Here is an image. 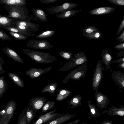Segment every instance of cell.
I'll list each match as a JSON object with an SVG mask.
<instances>
[{
	"mask_svg": "<svg viewBox=\"0 0 124 124\" xmlns=\"http://www.w3.org/2000/svg\"><path fill=\"white\" fill-rule=\"evenodd\" d=\"M5 8L8 15L6 16L9 17L27 21L31 22L32 20L33 16L28 15V11L26 6L7 5Z\"/></svg>",
	"mask_w": 124,
	"mask_h": 124,
	"instance_id": "6da1fadb",
	"label": "cell"
},
{
	"mask_svg": "<svg viewBox=\"0 0 124 124\" xmlns=\"http://www.w3.org/2000/svg\"><path fill=\"white\" fill-rule=\"evenodd\" d=\"M24 53L31 59L39 63H52L56 60V57L48 53L43 52L29 49H23Z\"/></svg>",
	"mask_w": 124,
	"mask_h": 124,
	"instance_id": "7a4b0ae2",
	"label": "cell"
},
{
	"mask_svg": "<svg viewBox=\"0 0 124 124\" xmlns=\"http://www.w3.org/2000/svg\"><path fill=\"white\" fill-rule=\"evenodd\" d=\"M87 55L82 52L77 53L72 56L71 60L66 63L59 70V71L65 72L85 64L87 61Z\"/></svg>",
	"mask_w": 124,
	"mask_h": 124,
	"instance_id": "3957f363",
	"label": "cell"
},
{
	"mask_svg": "<svg viewBox=\"0 0 124 124\" xmlns=\"http://www.w3.org/2000/svg\"><path fill=\"white\" fill-rule=\"evenodd\" d=\"M16 104L15 101L11 100L0 111V124H8L13 117L16 110Z\"/></svg>",
	"mask_w": 124,
	"mask_h": 124,
	"instance_id": "277c9868",
	"label": "cell"
},
{
	"mask_svg": "<svg viewBox=\"0 0 124 124\" xmlns=\"http://www.w3.org/2000/svg\"><path fill=\"white\" fill-rule=\"evenodd\" d=\"M88 68L85 64H83L75 69L66 76L62 83H67L70 78L73 80H79L81 78H84L85 75Z\"/></svg>",
	"mask_w": 124,
	"mask_h": 124,
	"instance_id": "5b68a950",
	"label": "cell"
},
{
	"mask_svg": "<svg viewBox=\"0 0 124 124\" xmlns=\"http://www.w3.org/2000/svg\"><path fill=\"white\" fill-rule=\"evenodd\" d=\"M104 67L103 66L101 60L97 62L94 70L93 78L92 87L94 91L98 90V87L103 78V71Z\"/></svg>",
	"mask_w": 124,
	"mask_h": 124,
	"instance_id": "8992f818",
	"label": "cell"
},
{
	"mask_svg": "<svg viewBox=\"0 0 124 124\" xmlns=\"http://www.w3.org/2000/svg\"><path fill=\"white\" fill-rule=\"evenodd\" d=\"M57 111V110L54 109L39 116L37 120L32 124H43L48 122H51L60 117L64 114L55 112Z\"/></svg>",
	"mask_w": 124,
	"mask_h": 124,
	"instance_id": "52a82bcc",
	"label": "cell"
},
{
	"mask_svg": "<svg viewBox=\"0 0 124 124\" xmlns=\"http://www.w3.org/2000/svg\"><path fill=\"white\" fill-rule=\"evenodd\" d=\"M26 46L33 49L45 50L53 48L54 46L48 40H30L27 42Z\"/></svg>",
	"mask_w": 124,
	"mask_h": 124,
	"instance_id": "ba28073f",
	"label": "cell"
},
{
	"mask_svg": "<svg viewBox=\"0 0 124 124\" xmlns=\"http://www.w3.org/2000/svg\"><path fill=\"white\" fill-rule=\"evenodd\" d=\"M78 5L77 3L66 2L61 5L47 8L46 9L51 14H57L59 13H62L75 8Z\"/></svg>",
	"mask_w": 124,
	"mask_h": 124,
	"instance_id": "9c48e42d",
	"label": "cell"
},
{
	"mask_svg": "<svg viewBox=\"0 0 124 124\" xmlns=\"http://www.w3.org/2000/svg\"><path fill=\"white\" fill-rule=\"evenodd\" d=\"M95 96L97 105L100 110L107 107L110 101L107 96L97 90L95 91Z\"/></svg>",
	"mask_w": 124,
	"mask_h": 124,
	"instance_id": "30bf717a",
	"label": "cell"
},
{
	"mask_svg": "<svg viewBox=\"0 0 124 124\" xmlns=\"http://www.w3.org/2000/svg\"><path fill=\"white\" fill-rule=\"evenodd\" d=\"M52 68L49 67L44 69L31 68L25 73L26 75L31 79H35L50 71Z\"/></svg>",
	"mask_w": 124,
	"mask_h": 124,
	"instance_id": "8fae6325",
	"label": "cell"
},
{
	"mask_svg": "<svg viewBox=\"0 0 124 124\" xmlns=\"http://www.w3.org/2000/svg\"><path fill=\"white\" fill-rule=\"evenodd\" d=\"M46 101V99L45 97H34L30 100L28 105L31 106L34 109L37 111L43 107Z\"/></svg>",
	"mask_w": 124,
	"mask_h": 124,
	"instance_id": "7c38bea8",
	"label": "cell"
},
{
	"mask_svg": "<svg viewBox=\"0 0 124 124\" xmlns=\"http://www.w3.org/2000/svg\"><path fill=\"white\" fill-rule=\"evenodd\" d=\"M112 77L115 83L121 89H124V73L120 71L113 70Z\"/></svg>",
	"mask_w": 124,
	"mask_h": 124,
	"instance_id": "4fadbf2b",
	"label": "cell"
},
{
	"mask_svg": "<svg viewBox=\"0 0 124 124\" xmlns=\"http://www.w3.org/2000/svg\"><path fill=\"white\" fill-rule=\"evenodd\" d=\"M114 8L106 7L96 8L91 10L88 12L89 14L94 15H100L110 14L115 10Z\"/></svg>",
	"mask_w": 124,
	"mask_h": 124,
	"instance_id": "5bb4252c",
	"label": "cell"
},
{
	"mask_svg": "<svg viewBox=\"0 0 124 124\" xmlns=\"http://www.w3.org/2000/svg\"><path fill=\"white\" fill-rule=\"evenodd\" d=\"M120 108H117L113 106L103 111L101 114L104 115L107 113L110 116H124V107L122 105H120Z\"/></svg>",
	"mask_w": 124,
	"mask_h": 124,
	"instance_id": "9a60e30c",
	"label": "cell"
},
{
	"mask_svg": "<svg viewBox=\"0 0 124 124\" xmlns=\"http://www.w3.org/2000/svg\"><path fill=\"white\" fill-rule=\"evenodd\" d=\"M108 51L109 50L107 48L103 49L101 55V61L104 63L107 70L109 69H111L110 65L112 62V60L113 59L112 56L109 53Z\"/></svg>",
	"mask_w": 124,
	"mask_h": 124,
	"instance_id": "2e32d148",
	"label": "cell"
},
{
	"mask_svg": "<svg viewBox=\"0 0 124 124\" xmlns=\"http://www.w3.org/2000/svg\"><path fill=\"white\" fill-rule=\"evenodd\" d=\"M12 25H18L25 26L28 28L32 32L38 31L39 29V25L38 23L22 20L14 22L12 23Z\"/></svg>",
	"mask_w": 124,
	"mask_h": 124,
	"instance_id": "e0dca14e",
	"label": "cell"
},
{
	"mask_svg": "<svg viewBox=\"0 0 124 124\" xmlns=\"http://www.w3.org/2000/svg\"><path fill=\"white\" fill-rule=\"evenodd\" d=\"M31 11L34 15L33 19L37 22L40 20L42 22H47L48 19L44 11L38 8H33Z\"/></svg>",
	"mask_w": 124,
	"mask_h": 124,
	"instance_id": "ac0fdd59",
	"label": "cell"
},
{
	"mask_svg": "<svg viewBox=\"0 0 124 124\" xmlns=\"http://www.w3.org/2000/svg\"><path fill=\"white\" fill-rule=\"evenodd\" d=\"M3 50L4 52L9 57L19 63H23V61L20 56L12 49L7 47L3 48Z\"/></svg>",
	"mask_w": 124,
	"mask_h": 124,
	"instance_id": "d6986e66",
	"label": "cell"
},
{
	"mask_svg": "<svg viewBox=\"0 0 124 124\" xmlns=\"http://www.w3.org/2000/svg\"><path fill=\"white\" fill-rule=\"evenodd\" d=\"M76 114H64L60 117L54 120L48 124H62L75 117Z\"/></svg>",
	"mask_w": 124,
	"mask_h": 124,
	"instance_id": "ffe728a7",
	"label": "cell"
},
{
	"mask_svg": "<svg viewBox=\"0 0 124 124\" xmlns=\"http://www.w3.org/2000/svg\"><path fill=\"white\" fill-rule=\"evenodd\" d=\"M87 103L89 110V115L90 116L95 118L100 116L101 114L99 110L96 107L94 104L91 101L88 100Z\"/></svg>",
	"mask_w": 124,
	"mask_h": 124,
	"instance_id": "44dd1931",
	"label": "cell"
},
{
	"mask_svg": "<svg viewBox=\"0 0 124 124\" xmlns=\"http://www.w3.org/2000/svg\"><path fill=\"white\" fill-rule=\"evenodd\" d=\"M19 20L8 17L6 15H2L0 18V27L11 26L13 22Z\"/></svg>",
	"mask_w": 124,
	"mask_h": 124,
	"instance_id": "7402d4cb",
	"label": "cell"
},
{
	"mask_svg": "<svg viewBox=\"0 0 124 124\" xmlns=\"http://www.w3.org/2000/svg\"><path fill=\"white\" fill-rule=\"evenodd\" d=\"M26 0H0V4L7 5L26 6Z\"/></svg>",
	"mask_w": 124,
	"mask_h": 124,
	"instance_id": "603a6c76",
	"label": "cell"
},
{
	"mask_svg": "<svg viewBox=\"0 0 124 124\" xmlns=\"http://www.w3.org/2000/svg\"><path fill=\"white\" fill-rule=\"evenodd\" d=\"M82 96L80 95L74 96L68 103V106H70L71 109L80 107L81 105Z\"/></svg>",
	"mask_w": 124,
	"mask_h": 124,
	"instance_id": "cb8c5ba5",
	"label": "cell"
},
{
	"mask_svg": "<svg viewBox=\"0 0 124 124\" xmlns=\"http://www.w3.org/2000/svg\"><path fill=\"white\" fill-rule=\"evenodd\" d=\"M72 93L71 91L67 89H60L58 93L56 95V100L58 101H62Z\"/></svg>",
	"mask_w": 124,
	"mask_h": 124,
	"instance_id": "d4e9b609",
	"label": "cell"
},
{
	"mask_svg": "<svg viewBox=\"0 0 124 124\" xmlns=\"http://www.w3.org/2000/svg\"><path fill=\"white\" fill-rule=\"evenodd\" d=\"M8 75L11 80L18 86L21 88L24 87V82L20 77L13 73L9 72Z\"/></svg>",
	"mask_w": 124,
	"mask_h": 124,
	"instance_id": "484cf974",
	"label": "cell"
},
{
	"mask_svg": "<svg viewBox=\"0 0 124 124\" xmlns=\"http://www.w3.org/2000/svg\"><path fill=\"white\" fill-rule=\"evenodd\" d=\"M81 10H70L66 11L63 13L56 15V16L58 18L65 19L71 17L75 14L78 13Z\"/></svg>",
	"mask_w": 124,
	"mask_h": 124,
	"instance_id": "4316f807",
	"label": "cell"
},
{
	"mask_svg": "<svg viewBox=\"0 0 124 124\" xmlns=\"http://www.w3.org/2000/svg\"><path fill=\"white\" fill-rule=\"evenodd\" d=\"M37 111L34 109L31 106L27 107L26 111L27 124H30L31 121L36 115Z\"/></svg>",
	"mask_w": 124,
	"mask_h": 124,
	"instance_id": "83f0119b",
	"label": "cell"
},
{
	"mask_svg": "<svg viewBox=\"0 0 124 124\" xmlns=\"http://www.w3.org/2000/svg\"><path fill=\"white\" fill-rule=\"evenodd\" d=\"M58 83H53L46 85L43 88L41 92L42 93L45 92L49 93H54L57 87Z\"/></svg>",
	"mask_w": 124,
	"mask_h": 124,
	"instance_id": "f1b7e54d",
	"label": "cell"
},
{
	"mask_svg": "<svg viewBox=\"0 0 124 124\" xmlns=\"http://www.w3.org/2000/svg\"><path fill=\"white\" fill-rule=\"evenodd\" d=\"M8 84L4 79V77H0V98L3 95L8 88Z\"/></svg>",
	"mask_w": 124,
	"mask_h": 124,
	"instance_id": "f546056e",
	"label": "cell"
},
{
	"mask_svg": "<svg viewBox=\"0 0 124 124\" xmlns=\"http://www.w3.org/2000/svg\"><path fill=\"white\" fill-rule=\"evenodd\" d=\"M42 31L39 34L36 36V38L41 39L50 37L53 35L55 32V31L50 30Z\"/></svg>",
	"mask_w": 124,
	"mask_h": 124,
	"instance_id": "4dcf8cb0",
	"label": "cell"
},
{
	"mask_svg": "<svg viewBox=\"0 0 124 124\" xmlns=\"http://www.w3.org/2000/svg\"><path fill=\"white\" fill-rule=\"evenodd\" d=\"M102 35L101 32L98 31H94L91 33L83 34V35L89 39H97L101 37Z\"/></svg>",
	"mask_w": 124,
	"mask_h": 124,
	"instance_id": "1f68e13d",
	"label": "cell"
},
{
	"mask_svg": "<svg viewBox=\"0 0 124 124\" xmlns=\"http://www.w3.org/2000/svg\"><path fill=\"white\" fill-rule=\"evenodd\" d=\"M27 107L24 108L20 114L16 124H27L26 111Z\"/></svg>",
	"mask_w": 124,
	"mask_h": 124,
	"instance_id": "d6a6232c",
	"label": "cell"
},
{
	"mask_svg": "<svg viewBox=\"0 0 124 124\" xmlns=\"http://www.w3.org/2000/svg\"><path fill=\"white\" fill-rule=\"evenodd\" d=\"M55 104L53 101H49L45 103L42 107V113L46 112L53 108Z\"/></svg>",
	"mask_w": 124,
	"mask_h": 124,
	"instance_id": "836d02e7",
	"label": "cell"
},
{
	"mask_svg": "<svg viewBox=\"0 0 124 124\" xmlns=\"http://www.w3.org/2000/svg\"><path fill=\"white\" fill-rule=\"evenodd\" d=\"M7 30L14 32L20 34L28 36L29 37L31 36V35L28 33L22 31L16 27L13 26H9L6 27H3L2 28Z\"/></svg>",
	"mask_w": 124,
	"mask_h": 124,
	"instance_id": "e575fe53",
	"label": "cell"
},
{
	"mask_svg": "<svg viewBox=\"0 0 124 124\" xmlns=\"http://www.w3.org/2000/svg\"><path fill=\"white\" fill-rule=\"evenodd\" d=\"M11 26L15 27L22 31L28 33L31 36H34L35 34V33H33L28 28L25 26L18 25H12Z\"/></svg>",
	"mask_w": 124,
	"mask_h": 124,
	"instance_id": "d590c367",
	"label": "cell"
},
{
	"mask_svg": "<svg viewBox=\"0 0 124 124\" xmlns=\"http://www.w3.org/2000/svg\"><path fill=\"white\" fill-rule=\"evenodd\" d=\"M8 31L11 36L17 40H25L29 37L27 35H23L18 33L14 32L9 31Z\"/></svg>",
	"mask_w": 124,
	"mask_h": 124,
	"instance_id": "8d00e7d4",
	"label": "cell"
},
{
	"mask_svg": "<svg viewBox=\"0 0 124 124\" xmlns=\"http://www.w3.org/2000/svg\"><path fill=\"white\" fill-rule=\"evenodd\" d=\"M59 54L60 56L67 61L70 60L73 55L71 53L64 51L60 52Z\"/></svg>",
	"mask_w": 124,
	"mask_h": 124,
	"instance_id": "74e56055",
	"label": "cell"
},
{
	"mask_svg": "<svg viewBox=\"0 0 124 124\" xmlns=\"http://www.w3.org/2000/svg\"><path fill=\"white\" fill-rule=\"evenodd\" d=\"M99 30V29L94 26H89L83 29V34L91 33L94 31H98Z\"/></svg>",
	"mask_w": 124,
	"mask_h": 124,
	"instance_id": "f35d334b",
	"label": "cell"
},
{
	"mask_svg": "<svg viewBox=\"0 0 124 124\" xmlns=\"http://www.w3.org/2000/svg\"><path fill=\"white\" fill-rule=\"evenodd\" d=\"M0 39L2 40L10 41L11 38L3 31L0 29Z\"/></svg>",
	"mask_w": 124,
	"mask_h": 124,
	"instance_id": "ab89813d",
	"label": "cell"
},
{
	"mask_svg": "<svg viewBox=\"0 0 124 124\" xmlns=\"http://www.w3.org/2000/svg\"><path fill=\"white\" fill-rule=\"evenodd\" d=\"M107 0L115 5L124 6V0Z\"/></svg>",
	"mask_w": 124,
	"mask_h": 124,
	"instance_id": "60d3db41",
	"label": "cell"
},
{
	"mask_svg": "<svg viewBox=\"0 0 124 124\" xmlns=\"http://www.w3.org/2000/svg\"><path fill=\"white\" fill-rule=\"evenodd\" d=\"M116 40L120 43H121L124 42V30L123 29L122 32L120 35L117 37Z\"/></svg>",
	"mask_w": 124,
	"mask_h": 124,
	"instance_id": "b9f144b4",
	"label": "cell"
},
{
	"mask_svg": "<svg viewBox=\"0 0 124 124\" xmlns=\"http://www.w3.org/2000/svg\"><path fill=\"white\" fill-rule=\"evenodd\" d=\"M124 28V18L121 21L118 29L116 35H118Z\"/></svg>",
	"mask_w": 124,
	"mask_h": 124,
	"instance_id": "7bdbcfd3",
	"label": "cell"
},
{
	"mask_svg": "<svg viewBox=\"0 0 124 124\" xmlns=\"http://www.w3.org/2000/svg\"><path fill=\"white\" fill-rule=\"evenodd\" d=\"M114 48L115 49L120 51H124V42L115 46Z\"/></svg>",
	"mask_w": 124,
	"mask_h": 124,
	"instance_id": "ee69618b",
	"label": "cell"
},
{
	"mask_svg": "<svg viewBox=\"0 0 124 124\" xmlns=\"http://www.w3.org/2000/svg\"><path fill=\"white\" fill-rule=\"evenodd\" d=\"M5 63L2 58L0 57V74L4 73L5 71L4 70L3 67V64Z\"/></svg>",
	"mask_w": 124,
	"mask_h": 124,
	"instance_id": "f6af8a7d",
	"label": "cell"
},
{
	"mask_svg": "<svg viewBox=\"0 0 124 124\" xmlns=\"http://www.w3.org/2000/svg\"><path fill=\"white\" fill-rule=\"evenodd\" d=\"M59 0H40V1L43 4H48L53 3L58 1Z\"/></svg>",
	"mask_w": 124,
	"mask_h": 124,
	"instance_id": "bcb514c9",
	"label": "cell"
},
{
	"mask_svg": "<svg viewBox=\"0 0 124 124\" xmlns=\"http://www.w3.org/2000/svg\"><path fill=\"white\" fill-rule=\"evenodd\" d=\"M124 62V57H121L120 58L112 61L113 63H116L120 64Z\"/></svg>",
	"mask_w": 124,
	"mask_h": 124,
	"instance_id": "7dc6e473",
	"label": "cell"
},
{
	"mask_svg": "<svg viewBox=\"0 0 124 124\" xmlns=\"http://www.w3.org/2000/svg\"><path fill=\"white\" fill-rule=\"evenodd\" d=\"M80 121L79 119L75 120L72 122L66 123L64 124H76L79 123Z\"/></svg>",
	"mask_w": 124,
	"mask_h": 124,
	"instance_id": "c3c4849f",
	"label": "cell"
},
{
	"mask_svg": "<svg viewBox=\"0 0 124 124\" xmlns=\"http://www.w3.org/2000/svg\"><path fill=\"white\" fill-rule=\"evenodd\" d=\"M112 121L111 120H106L104 121L100 124H112Z\"/></svg>",
	"mask_w": 124,
	"mask_h": 124,
	"instance_id": "681fc988",
	"label": "cell"
},
{
	"mask_svg": "<svg viewBox=\"0 0 124 124\" xmlns=\"http://www.w3.org/2000/svg\"><path fill=\"white\" fill-rule=\"evenodd\" d=\"M117 57H120L124 56V51H120L117 54Z\"/></svg>",
	"mask_w": 124,
	"mask_h": 124,
	"instance_id": "f907efd6",
	"label": "cell"
},
{
	"mask_svg": "<svg viewBox=\"0 0 124 124\" xmlns=\"http://www.w3.org/2000/svg\"><path fill=\"white\" fill-rule=\"evenodd\" d=\"M117 66L118 67L124 69V62L120 64Z\"/></svg>",
	"mask_w": 124,
	"mask_h": 124,
	"instance_id": "816d5d0a",
	"label": "cell"
},
{
	"mask_svg": "<svg viewBox=\"0 0 124 124\" xmlns=\"http://www.w3.org/2000/svg\"><path fill=\"white\" fill-rule=\"evenodd\" d=\"M2 15H1L0 13V18L2 16Z\"/></svg>",
	"mask_w": 124,
	"mask_h": 124,
	"instance_id": "f5cc1de1",
	"label": "cell"
},
{
	"mask_svg": "<svg viewBox=\"0 0 124 124\" xmlns=\"http://www.w3.org/2000/svg\"><path fill=\"white\" fill-rule=\"evenodd\" d=\"M87 124L86 123H82V124Z\"/></svg>",
	"mask_w": 124,
	"mask_h": 124,
	"instance_id": "db71d44e",
	"label": "cell"
}]
</instances>
